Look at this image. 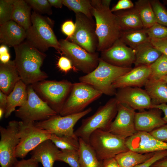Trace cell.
Here are the masks:
<instances>
[{"label": "cell", "instance_id": "cell-43", "mask_svg": "<svg viewBox=\"0 0 167 167\" xmlns=\"http://www.w3.org/2000/svg\"><path fill=\"white\" fill-rule=\"evenodd\" d=\"M134 6L135 4L131 0H119L116 4L111 8L110 10L113 13L130 9Z\"/></svg>", "mask_w": 167, "mask_h": 167}, {"label": "cell", "instance_id": "cell-42", "mask_svg": "<svg viewBox=\"0 0 167 167\" xmlns=\"http://www.w3.org/2000/svg\"><path fill=\"white\" fill-rule=\"evenodd\" d=\"M166 156H167V150L156 152L154 155L149 159L134 167H150L155 162Z\"/></svg>", "mask_w": 167, "mask_h": 167}, {"label": "cell", "instance_id": "cell-20", "mask_svg": "<svg viewBox=\"0 0 167 167\" xmlns=\"http://www.w3.org/2000/svg\"><path fill=\"white\" fill-rule=\"evenodd\" d=\"M162 111L157 108H152L148 111L136 112L135 125L137 131L149 133L166 123L162 117Z\"/></svg>", "mask_w": 167, "mask_h": 167}, {"label": "cell", "instance_id": "cell-56", "mask_svg": "<svg viewBox=\"0 0 167 167\" xmlns=\"http://www.w3.org/2000/svg\"></svg>", "mask_w": 167, "mask_h": 167}, {"label": "cell", "instance_id": "cell-8", "mask_svg": "<svg viewBox=\"0 0 167 167\" xmlns=\"http://www.w3.org/2000/svg\"><path fill=\"white\" fill-rule=\"evenodd\" d=\"M102 94L101 92L86 83L82 82L73 83L70 93L59 114L63 116L82 112Z\"/></svg>", "mask_w": 167, "mask_h": 167}, {"label": "cell", "instance_id": "cell-16", "mask_svg": "<svg viewBox=\"0 0 167 167\" xmlns=\"http://www.w3.org/2000/svg\"><path fill=\"white\" fill-rule=\"evenodd\" d=\"M100 58L116 66L131 67L135 61V51L118 39L111 47L101 52Z\"/></svg>", "mask_w": 167, "mask_h": 167}, {"label": "cell", "instance_id": "cell-2", "mask_svg": "<svg viewBox=\"0 0 167 167\" xmlns=\"http://www.w3.org/2000/svg\"><path fill=\"white\" fill-rule=\"evenodd\" d=\"M111 2L110 0H91L98 40L97 50L101 52L111 47L119 38L121 32L116 16L110 9Z\"/></svg>", "mask_w": 167, "mask_h": 167}, {"label": "cell", "instance_id": "cell-13", "mask_svg": "<svg viewBox=\"0 0 167 167\" xmlns=\"http://www.w3.org/2000/svg\"><path fill=\"white\" fill-rule=\"evenodd\" d=\"M34 122H19L20 140L15 151L16 157L24 159L43 142L50 139L52 134L35 126Z\"/></svg>", "mask_w": 167, "mask_h": 167}, {"label": "cell", "instance_id": "cell-52", "mask_svg": "<svg viewBox=\"0 0 167 167\" xmlns=\"http://www.w3.org/2000/svg\"><path fill=\"white\" fill-rule=\"evenodd\" d=\"M152 108L159 109L163 112L164 116L163 118L165 123H167V105L166 104H162L159 105H153Z\"/></svg>", "mask_w": 167, "mask_h": 167}, {"label": "cell", "instance_id": "cell-48", "mask_svg": "<svg viewBox=\"0 0 167 167\" xmlns=\"http://www.w3.org/2000/svg\"><path fill=\"white\" fill-rule=\"evenodd\" d=\"M10 56L7 46L2 45L0 47V60L3 63L8 62L10 61Z\"/></svg>", "mask_w": 167, "mask_h": 167}, {"label": "cell", "instance_id": "cell-30", "mask_svg": "<svg viewBox=\"0 0 167 167\" xmlns=\"http://www.w3.org/2000/svg\"><path fill=\"white\" fill-rule=\"evenodd\" d=\"M155 152L142 154L129 150L117 155L114 157L122 167H134L149 159Z\"/></svg>", "mask_w": 167, "mask_h": 167}, {"label": "cell", "instance_id": "cell-4", "mask_svg": "<svg viewBox=\"0 0 167 167\" xmlns=\"http://www.w3.org/2000/svg\"><path fill=\"white\" fill-rule=\"evenodd\" d=\"M132 69L131 67H123L110 64L99 58L97 67L92 71L79 78L80 82L88 84L103 94L115 95L116 90L112 87L113 82L118 78Z\"/></svg>", "mask_w": 167, "mask_h": 167}, {"label": "cell", "instance_id": "cell-47", "mask_svg": "<svg viewBox=\"0 0 167 167\" xmlns=\"http://www.w3.org/2000/svg\"><path fill=\"white\" fill-rule=\"evenodd\" d=\"M38 163L31 158L26 160L23 159L18 160L11 167H38Z\"/></svg>", "mask_w": 167, "mask_h": 167}, {"label": "cell", "instance_id": "cell-32", "mask_svg": "<svg viewBox=\"0 0 167 167\" xmlns=\"http://www.w3.org/2000/svg\"><path fill=\"white\" fill-rule=\"evenodd\" d=\"M135 7L138 11L144 28L148 29L156 23L150 0H138L135 2Z\"/></svg>", "mask_w": 167, "mask_h": 167}, {"label": "cell", "instance_id": "cell-19", "mask_svg": "<svg viewBox=\"0 0 167 167\" xmlns=\"http://www.w3.org/2000/svg\"><path fill=\"white\" fill-rule=\"evenodd\" d=\"M149 66L135 67L130 71L117 79L112 86L115 89L126 87L141 88L144 86L151 74Z\"/></svg>", "mask_w": 167, "mask_h": 167}, {"label": "cell", "instance_id": "cell-31", "mask_svg": "<svg viewBox=\"0 0 167 167\" xmlns=\"http://www.w3.org/2000/svg\"><path fill=\"white\" fill-rule=\"evenodd\" d=\"M119 39L126 45L134 49L139 46L150 41L144 28L122 31Z\"/></svg>", "mask_w": 167, "mask_h": 167}, {"label": "cell", "instance_id": "cell-15", "mask_svg": "<svg viewBox=\"0 0 167 167\" xmlns=\"http://www.w3.org/2000/svg\"><path fill=\"white\" fill-rule=\"evenodd\" d=\"M135 113L129 106L118 102L117 114L107 131L125 139L132 136L137 132L135 125Z\"/></svg>", "mask_w": 167, "mask_h": 167}, {"label": "cell", "instance_id": "cell-27", "mask_svg": "<svg viewBox=\"0 0 167 167\" xmlns=\"http://www.w3.org/2000/svg\"><path fill=\"white\" fill-rule=\"evenodd\" d=\"M144 86L152 106L167 103V83L163 80L149 79Z\"/></svg>", "mask_w": 167, "mask_h": 167}, {"label": "cell", "instance_id": "cell-46", "mask_svg": "<svg viewBox=\"0 0 167 167\" xmlns=\"http://www.w3.org/2000/svg\"><path fill=\"white\" fill-rule=\"evenodd\" d=\"M153 45L167 56V38L162 39H150Z\"/></svg>", "mask_w": 167, "mask_h": 167}, {"label": "cell", "instance_id": "cell-25", "mask_svg": "<svg viewBox=\"0 0 167 167\" xmlns=\"http://www.w3.org/2000/svg\"><path fill=\"white\" fill-rule=\"evenodd\" d=\"M27 85L21 80L18 81L14 89L7 96V103L4 117H9L15 110V108L23 105L28 97Z\"/></svg>", "mask_w": 167, "mask_h": 167}, {"label": "cell", "instance_id": "cell-22", "mask_svg": "<svg viewBox=\"0 0 167 167\" xmlns=\"http://www.w3.org/2000/svg\"><path fill=\"white\" fill-rule=\"evenodd\" d=\"M60 150L50 139L39 144L31 152L32 158L42 164L43 167H53Z\"/></svg>", "mask_w": 167, "mask_h": 167}, {"label": "cell", "instance_id": "cell-40", "mask_svg": "<svg viewBox=\"0 0 167 167\" xmlns=\"http://www.w3.org/2000/svg\"><path fill=\"white\" fill-rule=\"evenodd\" d=\"M25 1L35 11L43 14L51 15V6L48 0H26Z\"/></svg>", "mask_w": 167, "mask_h": 167}, {"label": "cell", "instance_id": "cell-36", "mask_svg": "<svg viewBox=\"0 0 167 167\" xmlns=\"http://www.w3.org/2000/svg\"><path fill=\"white\" fill-rule=\"evenodd\" d=\"M56 161L68 164L70 167H80L78 151L61 150L57 157Z\"/></svg>", "mask_w": 167, "mask_h": 167}, {"label": "cell", "instance_id": "cell-33", "mask_svg": "<svg viewBox=\"0 0 167 167\" xmlns=\"http://www.w3.org/2000/svg\"><path fill=\"white\" fill-rule=\"evenodd\" d=\"M63 5L74 11L75 14L81 13L91 19H93L91 0H62Z\"/></svg>", "mask_w": 167, "mask_h": 167}, {"label": "cell", "instance_id": "cell-44", "mask_svg": "<svg viewBox=\"0 0 167 167\" xmlns=\"http://www.w3.org/2000/svg\"><path fill=\"white\" fill-rule=\"evenodd\" d=\"M57 65L61 71L66 73L72 69L75 70L70 60L65 56L59 58Z\"/></svg>", "mask_w": 167, "mask_h": 167}, {"label": "cell", "instance_id": "cell-45", "mask_svg": "<svg viewBox=\"0 0 167 167\" xmlns=\"http://www.w3.org/2000/svg\"><path fill=\"white\" fill-rule=\"evenodd\" d=\"M75 29V24L71 20L66 21L62 24L61 26L62 31L67 36V38H70L73 35Z\"/></svg>", "mask_w": 167, "mask_h": 167}, {"label": "cell", "instance_id": "cell-34", "mask_svg": "<svg viewBox=\"0 0 167 167\" xmlns=\"http://www.w3.org/2000/svg\"><path fill=\"white\" fill-rule=\"evenodd\" d=\"M50 139L58 148L61 150L78 151L79 147V139L69 136H58L52 134Z\"/></svg>", "mask_w": 167, "mask_h": 167}, {"label": "cell", "instance_id": "cell-38", "mask_svg": "<svg viewBox=\"0 0 167 167\" xmlns=\"http://www.w3.org/2000/svg\"><path fill=\"white\" fill-rule=\"evenodd\" d=\"M13 0H0V25L11 20Z\"/></svg>", "mask_w": 167, "mask_h": 167}, {"label": "cell", "instance_id": "cell-10", "mask_svg": "<svg viewBox=\"0 0 167 167\" xmlns=\"http://www.w3.org/2000/svg\"><path fill=\"white\" fill-rule=\"evenodd\" d=\"M58 41V51L70 60L75 70L87 74L98 65L100 57L98 53H90L66 39Z\"/></svg>", "mask_w": 167, "mask_h": 167}, {"label": "cell", "instance_id": "cell-53", "mask_svg": "<svg viewBox=\"0 0 167 167\" xmlns=\"http://www.w3.org/2000/svg\"><path fill=\"white\" fill-rule=\"evenodd\" d=\"M51 6L58 8H61L63 5L62 0H48Z\"/></svg>", "mask_w": 167, "mask_h": 167}, {"label": "cell", "instance_id": "cell-14", "mask_svg": "<svg viewBox=\"0 0 167 167\" xmlns=\"http://www.w3.org/2000/svg\"><path fill=\"white\" fill-rule=\"evenodd\" d=\"M19 122L10 121L6 127L0 126V164L1 167H11L18 161L15 151L19 144Z\"/></svg>", "mask_w": 167, "mask_h": 167}, {"label": "cell", "instance_id": "cell-41", "mask_svg": "<svg viewBox=\"0 0 167 167\" xmlns=\"http://www.w3.org/2000/svg\"><path fill=\"white\" fill-rule=\"evenodd\" d=\"M149 133L156 139L167 143V123L155 129Z\"/></svg>", "mask_w": 167, "mask_h": 167}, {"label": "cell", "instance_id": "cell-3", "mask_svg": "<svg viewBox=\"0 0 167 167\" xmlns=\"http://www.w3.org/2000/svg\"><path fill=\"white\" fill-rule=\"evenodd\" d=\"M32 25L26 31V41L42 53L54 47L59 50V43L54 32V23L49 17L33 11Z\"/></svg>", "mask_w": 167, "mask_h": 167}, {"label": "cell", "instance_id": "cell-1", "mask_svg": "<svg viewBox=\"0 0 167 167\" xmlns=\"http://www.w3.org/2000/svg\"><path fill=\"white\" fill-rule=\"evenodd\" d=\"M14 60L21 80L26 85L45 80L48 75L41 70L46 55L26 41L14 47Z\"/></svg>", "mask_w": 167, "mask_h": 167}, {"label": "cell", "instance_id": "cell-54", "mask_svg": "<svg viewBox=\"0 0 167 167\" xmlns=\"http://www.w3.org/2000/svg\"><path fill=\"white\" fill-rule=\"evenodd\" d=\"M167 83V75L164 77L162 79Z\"/></svg>", "mask_w": 167, "mask_h": 167}, {"label": "cell", "instance_id": "cell-37", "mask_svg": "<svg viewBox=\"0 0 167 167\" xmlns=\"http://www.w3.org/2000/svg\"><path fill=\"white\" fill-rule=\"evenodd\" d=\"M157 23L167 27V10L159 0H150Z\"/></svg>", "mask_w": 167, "mask_h": 167}, {"label": "cell", "instance_id": "cell-29", "mask_svg": "<svg viewBox=\"0 0 167 167\" xmlns=\"http://www.w3.org/2000/svg\"><path fill=\"white\" fill-rule=\"evenodd\" d=\"M78 151L80 167H103V161L99 160L93 149L89 145L79 138Z\"/></svg>", "mask_w": 167, "mask_h": 167}, {"label": "cell", "instance_id": "cell-21", "mask_svg": "<svg viewBox=\"0 0 167 167\" xmlns=\"http://www.w3.org/2000/svg\"><path fill=\"white\" fill-rule=\"evenodd\" d=\"M26 30L14 21L11 20L0 26V42L10 47L22 43L26 38Z\"/></svg>", "mask_w": 167, "mask_h": 167}, {"label": "cell", "instance_id": "cell-11", "mask_svg": "<svg viewBox=\"0 0 167 167\" xmlns=\"http://www.w3.org/2000/svg\"><path fill=\"white\" fill-rule=\"evenodd\" d=\"M92 110L89 107L77 113L63 116L57 114L47 119L34 122V124L37 127L46 130L51 134L79 139L75 133L74 127L79 120L89 113Z\"/></svg>", "mask_w": 167, "mask_h": 167}, {"label": "cell", "instance_id": "cell-55", "mask_svg": "<svg viewBox=\"0 0 167 167\" xmlns=\"http://www.w3.org/2000/svg\"><path fill=\"white\" fill-rule=\"evenodd\" d=\"M163 2L164 4L167 5V0H163Z\"/></svg>", "mask_w": 167, "mask_h": 167}, {"label": "cell", "instance_id": "cell-12", "mask_svg": "<svg viewBox=\"0 0 167 167\" xmlns=\"http://www.w3.org/2000/svg\"><path fill=\"white\" fill-rule=\"evenodd\" d=\"M75 29L73 35L66 39L92 53L96 52L98 40L93 19L83 14H75Z\"/></svg>", "mask_w": 167, "mask_h": 167}, {"label": "cell", "instance_id": "cell-6", "mask_svg": "<svg viewBox=\"0 0 167 167\" xmlns=\"http://www.w3.org/2000/svg\"><path fill=\"white\" fill-rule=\"evenodd\" d=\"M73 83L66 80L41 81L31 85L37 94L59 114L71 90Z\"/></svg>", "mask_w": 167, "mask_h": 167}, {"label": "cell", "instance_id": "cell-7", "mask_svg": "<svg viewBox=\"0 0 167 167\" xmlns=\"http://www.w3.org/2000/svg\"><path fill=\"white\" fill-rule=\"evenodd\" d=\"M88 143L101 161L114 157L129 150L126 144V139L101 129L96 130L91 134Z\"/></svg>", "mask_w": 167, "mask_h": 167}, {"label": "cell", "instance_id": "cell-49", "mask_svg": "<svg viewBox=\"0 0 167 167\" xmlns=\"http://www.w3.org/2000/svg\"><path fill=\"white\" fill-rule=\"evenodd\" d=\"M103 161V167H122L118 163L114 157L104 160Z\"/></svg>", "mask_w": 167, "mask_h": 167}, {"label": "cell", "instance_id": "cell-51", "mask_svg": "<svg viewBox=\"0 0 167 167\" xmlns=\"http://www.w3.org/2000/svg\"><path fill=\"white\" fill-rule=\"evenodd\" d=\"M150 167H167V156L157 161Z\"/></svg>", "mask_w": 167, "mask_h": 167}, {"label": "cell", "instance_id": "cell-35", "mask_svg": "<svg viewBox=\"0 0 167 167\" xmlns=\"http://www.w3.org/2000/svg\"><path fill=\"white\" fill-rule=\"evenodd\" d=\"M149 67L151 72L149 79H162L167 75V56L162 54Z\"/></svg>", "mask_w": 167, "mask_h": 167}, {"label": "cell", "instance_id": "cell-24", "mask_svg": "<svg viewBox=\"0 0 167 167\" xmlns=\"http://www.w3.org/2000/svg\"><path fill=\"white\" fill-rule=\"evenodd\" d=\"M122 31L141 29L144 27L137 10L135 7L113 13Z\"/></svg>", "mask_w": 167, "mask_h": 167}, {"label": "cell", "instance_id": "cell-18", "mask_svg": "<svg viewBox=\"0 0 167 167\" xmlns=\"http://www.w3.org/2000/svg\"><path fill=\"white\" fill-rule=\"evenodd\" d=\"M129 150L142 154L167 150V143L158 140L149 133L137 131L126 139Z\"/></svg>", "mask_w": 167, "mask_h": 167}, {"label": "cell", "instance_id": "cell-9", "mask_svg": "<svg viewBox=\"0 0 167 167\" xmlns=\"http://www.w3.org/2000/svg\"><path fill=\"white\" fill-rule=\"evenodd\" d=\"M27 99L15 110V116L25 122H34L47 119L58 114L37 94L31 85H27Z\"/></svg>", "mask_w": 167, "mask_h": 167}, {"label": "cell", "instance_id": "cell-23", "mask_svg": "<svg viewBox=\"0 0 167 167\" xmlns=\"http://www.w3.org/2000/svg\"><path fill=\"white\" fill-rule=\"evenodd\" d=\"M21 78L14 60L0 63V89L8 96Z\"/></svg>", "mask_w": 167, "mask_h": 167}, {"label": "cell", "instance_id": "cell-5", "mask_svg": "<svg viewBox=\"0 0 167 167\" xmlns=\"http://www.w3.org/2000/svg\"><path fill=\"white\" fill-rule=\"evenodd\" d=\"M118 105L114 97L100 106L92 115L82 120L80 126L75 131L76 136L88 143L93 131L97 129L107 131L117 114Z\"/></svg>", "mask_w": 167, "mask_h": 167}, {"label": "cell", "instance_id": "cell-50", "mask_svg": "<svg viewBox=\"0 0 167 167\" xmlns=\"http://www.w3.org/2000/svg\"><path fill=\"white\" fill-rule=\"evenodd\" d=\"M7 96L0 91V109L4 110L6 112L7 103Z\"/></svg>", "mask_w": 167, "mask_h": 167}, {"label": "cell", "instance_id": "cell-28", "mask_svg": "<svg viewBox=\"0 0 167 167\" xmlns=\"http://www.w3.org/2000/svg\"><path fill=\"white\" fill-rule=\"evenodd\" d=\"M12 20L26 31L31 25V7L25 0H13Z\"/></svg>", "mask_w": 167, "mask_h": 167}, {"label": "cell", "instance_id": "cell-26", "mask_svg": "<svg viewBox=\"0 0 167 167\" xmlns=\"http://www.w3.org/2000/svg\"><path fill=\"white\" fill-rule=\"evenodd\" d=\"M135 50V67L141 66H150L162 54L153 45L150 41L139 46Z\"/></svg>", "mask_w": 167, "mask_h": 167}, {"label": "cell", "instance_id": "cell-39", "mask_svg": "<svg viewBox=\"0 0 167 167\" xmlns=\"http://www.w3.org/2000/svg\"><path fill=\"white\" fill-rule=\"evenodd\" d=\"M150 39L167 38V27L156 23L150 28L145 29Z\"/></svg>", "mask_w": 167, "mask_h": 167}, {"label": "cell", "instance_id": "cell-17", "mask_svg": "<svg viewBox=\"0 0 167 167\" xmlns=\"http://www.w3.org/2000/svg\"><path fill=\"white\" fill-rule=\"evenodd\" d=\"M115 98L118 103L129 106L139 111L152 109L151 98L145 89L128 87L118 89Z\"/></svg>", "mask_w": 167, "mask_h": 167}]
</instances>
